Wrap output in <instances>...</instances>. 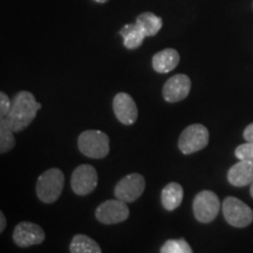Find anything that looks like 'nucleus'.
<instances>
[{"instance_id":"obj_4","label":"nucleus","mask_w":253,"mask_h":253,"mask_svg":"<svg viewBox=\"0 0 253 253\" xmlns=\"http://www.w3.org/2000/svg\"><path fill=\"white\" fill-rule=\"evenodd\" d=\"M210 132L203 125H191L186 126L178 138V148L184 155H191L204 149L209 144Z\"/></svg>"},{"instance_id":"obj_9","label":"nucleus","mask_w":253,"mask_h":253,"mask_svg":"<svg viewBox=\"0 0 253 253\" xmlns=\"http://www.w3.org/2000/svg\"><path fill=\"white\" fill-rule=\"evenodd\" d=\"M73 191L79 196H86L93 192L97 185V172L89 164H81L73 171L71 178Z\"/></svg>"},{"instance_id":"obj_19","label":"nucleus","mask_w":253,"mask_h":253,"mask_svg":"<svg viewBox=\"0 0 253 253\" xmlns=\"http://www.w3.org/2000/svg\"><path fill=\"white\" fill-rule=\"evenodd\" d=\"M14 131L9 128L5 118L0 119V154L7 153L14 147Z\"/></svg>"},{"instance_id":"obj_14","label":"nucleus","mask_w":253,"mask_h":253,"mask_svg":"<svg viewBox=\"0 0 253 253\" xmlns=\"http://www.w3.org/2000/svg\"><path fill=\"white\" fill-rule=\"evenodd\" d=\"M179 54L176 49L173 48H166L161 52L156 53L153 56V68L155 72L162 73H169L173 71L179 63Z\"/></svg>"},{"instance_id":"obj_3","label":"nucleus","mask_w":253,"mask_h":253,"mask_svg":"<svg viewBox=\"0 0 253 253\" xmlns=\"http://www.w3.org/2000/svg\"><path fill=\"white\" fill-rule=\"evenodd\" d=\"M79 150L89 158L106 157L109 154V137L101 130H86L78 138Z\"/></svg>"},{"instance_id":"obj_6","label":"nucleus","mask_w":253,"mask_h":253,"mask_svg":"<svg viewBox=\"0 0 253 253\" xmlns=\"http://www.w3.org/2000/svg\"><path fill=\"white\" fill-rule=\"evenodd\" d=\"M195 218L199 223L208 224L216 219L220 211V201L212 191L204 190L198 192L192 204Z\"/></svg>"},{"instance_id":"obj_23","label":"nucleus","mask_w":253,"mask_h":253,"mask_svg":"<svg viewBox=\"0 0 253 253\" xmlns=\"http://www.w3.org/2000/svg\"><path fill=\"white\" fill-rule=\"evenodd\" d=\"M243 137L246 142L253 141V123L249 125L246 128L244 129V132H243Z\"/></svg>"},{"instance_id":"obj_21","label":"nucleus","mask_w":253,"mask_h":253,"mask_svg":"<svg viewBox=\"0 0 253 253\" xmlns=\"http://www.w3.org/2000/svg\"><path fill=\"white\" fill-rule=\"evenodd\" d=\"M235 155L238 160L252 161L253 162V141L238 145L235 150Z\"/></svg>"},{"instance_id":"obj_8","label":"nucleus","mask_w":253,"mask_h":253,"mask_svg":"<svg viewBox=\"0 0 253 253\" xmlns=\"http://www.w3.org/2000/svg\"><path fill=\"white\" fill-rule=\"evenodd\" d=\"M95 217L100 223L107 225L122 223L129 217V208L121 199H109L96 209Z\"/></svg>"},{"instance_id":"obj_2","label":"nucleus","mask_w":253,"mask_h":253,"mask_svg":"<svg viewBox=\"0 0 253 253\" xmlns=\"http://www.w3.org/2000/svg\"><path fill=\"white\" fill-rule=\"evenodd\" d=\"M65 185V175L58 168L46 170L37 182V196L42 203L52 204L59 199Z\"/></svg>"},{"instance_id":"obj_26","label":"nucleus","mask_w":253,"mask_h":253,"mask_svg":"<svg viewBox=\"0 0 253 253\" xmlns=\"http://www.w3.org/2000/svg\"><path fill=\"white\" fill-rule=\"evenodd\" d=\"M250 194H251L252 198H253V183L251 184V188H250Z\"/></svg>"},{"instance_id":"obj_18","label":"nucleus","mask_w":253,"mask_h":253,"mask_svg":"<svg viewBox=\"0 0 253 253\" xmlns=\"http://www.w3.org/2000/svg\"><path fill=\"white\" fill-rule=\"evenodd\" d=\"M69 251L72 253H101L102 250L90 237L86 235H77L73 238Z\"/></svg>"},{"instance_id":"obj_15","label":"nucleus","mask_w":253,"mask_h":253,"mask_svg":"<svg viewBox=\"0 0 253 253\" xmlns=\"http://www.w3.org/2000/svg\"><path fill=\"white\" fill-rule=\"evenodd\" d=\"M183 197H184V191H183L182 185L176 182H171L164 186L161 194L162 205L167 211L176 210L183 202Z\"/></svg>"},{"instance_id":"obj_25","label":"nucleus","mask_w":253,"mask_h":253,"mask_svg":"<svg viewBox=\"0 0 253 253\" xmlns=\"http://www.w3.org/2000/svg\"><path fill=\"white\" fill-rule=\"evenodd\" d=\"M95 1L99 2V4H106V2L108 1V0H95Z\"/></svg>"},{"instance_id":"obj_1","label":"nucleus","mask_w":253,"mask_h":253,"mask_svg":"<svg viewBox=\"0 0 253 253\" xmlns=\"http://www.w3.org/2000/svg\"><path fill=\"white\" fill-rule=\"evenodd\" d=\"M41 109V103L37 102L34 95L27 90H21L12 100V106L7 115L6 122L14 132L26 129L36 119L38 110Z\"/></svg>"},{"instance_id":"obj_10","label":"nucleus","mask_w":253,"mask_h":253,"mask_svg":"<svg viewBox=\"0 0 253 253\" xmlns=\"http://www.w3.org/2000/svg\"><path fill=\"white\" fill-rule=\"evenodd\" d=\"M45 232L38 224L31 221H21L13 231L14 243L20 248H30L39 245L45 240Z\"/></svg>"},{"instance_id":"obj_20","label":"nucleus","mask_w":253,"mask_h":253,"mask_svg":"<svg viewBox=\"0 0 253 253\" xmlns=\"http://www.w3.org/2000/svg\"><path fill=\"white\" fill-rule=\"evenodd\" d=\"M162 253H191L192 249L185 239H170L161 249Z\"/></svg>"},{"instance_id":"obj_11","label":"nucleus","mask_w":253,"mask_h":253,"mask_svg":"<svg viewBox=\"0 0 253 253\" xmlns=\"http://www.w3.org/2000/svg\"><path fill=\"white\" fill-rule=\"evenodd\" d=\"M190 89H191V80L188 75L176 74L164 84L163 97L167 102H179L186 99Z\"/></svg>"},{"instance_id":"obj_12","label":"nucleus","mask_w":253,"mask_h":253,"mask_svg":"<svg viewBox=\"0 0 253 253\" xmlns=\"http://www.w3.org/2000/svg\"><path fill=\"white\" fill-rule=\"evenodd\" d=\"M114 114L122 125L131 126L137 120L138 110L135 101L129 94L119 93L113 101Z\"/></svg>"},{"instance_id":"obj_7","label":"nucleus","mask_w":253,"mask_h":253,"mask_svg":"<svg viewBox=\"0 0 253 253\" xmlns=\"http://www.w3.org/2000/svg\"><path fill=\"white\" fill-rule=\"evenodd\" d=\"M145 179L141 173L134 172L120 181L115 186V197L126 203H132L136 199H138L144 192Z\"/></svg>"},{"instance_id":"obj_24","label":"nucleus","mask_w":253,"mask_h":253,"mask_svg":"<svg viewBox=\"0 0 253 253\" xmlns=\"http://www.w3.org/2000/svg\"><path fill=\"white\" fill-rule=\"evenodd\" d=\"M5 226H6L5 216H4V213L0 212V232H2V231L5 230Z\"/></svg>"},{"instance_id":"obj_5","label":"nucleus","mask_w":253,"mask_h":253,"mask_svg":"<svg viewBox=\"0 0 253 253\" xmlns=\"http://www.w3.org/2000/svg\"><path fill=\"white\" fill-rule=\"evenodd\" d=\"M221 209H223L224 218L230 225L243 229V227H246L252 224V209L240 199L236 197H226L224 199Z\"/></svg>"},{"instance_id":"obj_17","label":"nucleus","mask_w":253,"mask_h":253,"mask_svg":"<svg viewBox=\"0 0 253 253\" xmlns=\"http://www.w3.org/2000/svg\"><path fill=\"white\" fill-rule=\"evenodd\" d=\"M136 24L141 28L145 37H154L163 26L162 18L151 12H144L136 18Z\"/></svg>"},{"instance_id":"obj_22","label":"nucleus","mask_w":253,"mask_h":253,"mask_svg":"<svg viewBox=\"0 0 253 253\" xmlns=\"http://www.w3.org/2000/svg\"><path fill=\"white\" fill-rule=\"evenodd\" d=\"M12 106V101L7 96V94H5L4 91L0 93V116L1 118H5L7 115Z\"/></svg>"},{"instance_id":"obj_13","label":"nucleus","mask_w":253,"mask_h":253,"mask_svg":"<svg viewBox=\"0 0 253 253\" xmlns=\"http://www.w3.org/2000/svg\"><path fill=\"white\" fill-rule=\"evenodd\" d=\"M227 181L231 185L246 186L253 183V162L252 161L239 160L238 163L230 168L227 172Z\"/></svg>"},{"instance_id":"obj_16","label":"nucleus","mask_w":253,"mask_h":253,"mask_svg":"<svg viewBox=\"0 0 253 253\" xmlns=\"http://www.w3.org/2000/svg\"><path fill=\"white\" fill-rule=\"evenodd\" d=\"M120 36L123 38V45L126 49H136L143 43L144 33L137 24H126L120 30Z\"/></svg>"}]
</instances>
